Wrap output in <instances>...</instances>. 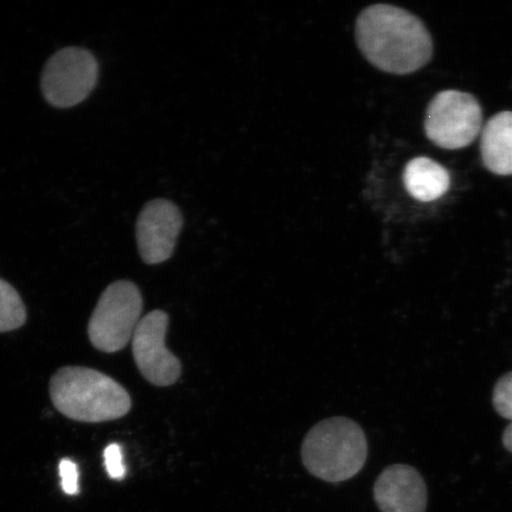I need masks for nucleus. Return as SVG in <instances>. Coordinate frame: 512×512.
<instances>
[{
  "instance_id": "f257e3e1",
  "label": "nucleus",
  "mask_w": 512,
  "mask_h": 512,
  "mask_svg": "<svg viewBox=\"0 0 512 512\" xmlns=\"http://www.w3.org/2000/svg\"><path fill=\"white\" fill-rule=\"evenodd\" d=\"M355 37L366 60L384 73L412 74L432 60L430 31L419 17L398 6H368L356 19Z\"/></svg>"
},
{
  "instance_id": "f03ea898",
  "label": "nucleus",
  "mask_w": 512,
  "mask_h": 512,
  "mask_svg": "<svg viewBox=\"0 0 512 512\" xmlns=\"http://www.w3.org/2000/svg\"><path fill=\"white\" fill-rule=\"evenodd\" d=\"M50 396L64 416L91 424L123 418L132 407L131 396L120 383L85 367L57 370L51 377Z\"/></svg>"
},
{
  "instance_id": "7ed1b4c3",
  "label": "nucleus",
  "mask_w": 512,
  "mask_h": 512,
  "mask_svg": "<svg viewBox=\"0 0 512 512\" xmlns=\"http://www.w3.org/2000/svg\"><path fill=\"white\" fill-rule=\"evenodd\" d=\"M368 458V441L354 420L335 416L313 426L302 446L305 469L328 483H342L358 475Z\"/></svg>"
},
{
  "instance_id": "20e7f679",
  "label": "nucleus",
  "mask_w": 512,
  "mask_h": 512,
  "mask_svg": "<svg viewBox=\"0 0 512 512\" xmlns=\"http://www.w3.org/2000/svg\"><path fill=\"white\" fill-rule=\"evenodd\" d=\"M143 312V297L132 281L119 280L101 294L91 320L88 336L93 347L113 354L126 348Z\"/></svg>"
},
{
  "instance_id": "39448f33",
  "label": "nucleus",
  "mask_w": 512,
  "mask_h": 512,
  "mask_svg": "<svg viewBox=\"0 0 512 512\" xmlns=\"http://www.w3.org/2000/svg\"><path fill=\"white\" fill-rule=\"evenodd\" d=\"M426 137L444 150L464 149L483 130V110L475 96L450 89L434 96L425 117Z\"/></svg>"
},
{
  "instance_id": "423d86ee",
  "label": "nucleus",
  "mask_w": 512,
  "mask_h": 512,
  "mask_svg": "<svg viewBox=\"0 0 512 512\" xmlns=\"http://www.w3.org/2000/svg\"><path fill=\"white\" fill-rule=\"evenodd\" d=\"M98 75L99 64L91 51L75 47L57 51L43 69L44 99L56 108L79 105L93 92Z\"/></svg>"
},
{
  "instance_id": "0eeeda50",
  "label": "nucleus",
  "mask_w": 512,
  "mask_h": 512,
  "mask_svg": "<svg viewBox=\"0 0 512 512\" xmlns=\"http://www.w3.org/2000/svg\"><path fill=\"white\" fill-rule=\"evenodd\" d=\"M169 322L165 311H152L140 319L132 337L133 357L140 374L157 387L172 386L182 374L181 361L165 345Z\"/></svg>"
},
{
  "instance_id": "6e6552de",
  "label": "nucleus",
  "mask_w": 512,
  "mask_h": 512,
  "mask_svg": "<svg viewBox=\"0 0 512 512\" xmlns=\"http://www.w3.org/2000/svg\"><path fill=\"white\" fill-rule=\"evenodd\" d=\"M183 223L182 211L174 202L157 198L146 204L136 224L138 251L145 264L158 265L171 258Z\"/></svg>"
},
{
  "instance_id": "1a4fd4ad",
  "label": "nucleus",
  "mask_w": 512,
  "mask_h": 512,
  "mask_svg": "<svg viewBox=\"0 0 512 512\" xmlns=\"http://www.w3.org/2000/svg\"><path fill=\"white\" fill-rule=\"evenodd\" d=\"M374 499L382 512H425L427 486L413 466L395 464L377 477Z\"/></svg>"
},
{
  "instance_id": "9d476101",
  "label": "nucleus",
  "mask_w": 512,
  "mask_h": 512,
  "mask_svg": "<svg viewBox=\"0 0 512 512\" xmlns=\"http://www.w3.org/2000/svg\"><path fill=\"white\" fill-rule=\"evenodd\" d=\"M480 134V156L485 168L498 176H512V112L494 115Z\"/></svg>"
},
{
  "instance_id": "9b49d317",
  "label": "nucleus",
  "mask_w": 512,
  "mask_h": 512,
  "mask_svg": "<svg viewBox=\"0 0 512 512\" xmlns=\"http://www.w3.org/2000/svg\"><path fill=\"white\" fill-rule=\"evenodd\" d=\"M450 183L448 171L431 158H414L403 171V184L408 194L420 202L439 200L450 188Z\"/></svg>"
},
{
  "instance_id": "f8f14e48",
  "label": "nucleus",
  "mask_w": 512,
  "mask_h": 512,
  "mask_svg": "<svg viewBox=\"0 0 512 512\" xmlns=\"http://www.w3.org/2000/svg\"><path fill=\"white\" fill-rule=\"evenodd\" d=\"M27 322V309L15 287L0 279V332L14 331Z\"/></svg>"
},
{
  "instance_id": "ddd939ff",
  "label": "nucleus",
  "mask_w": 512,
  "mask_h": 512,
  "mask_svg": "<svg viewBox=\"0 0 512 512\" xmlns=\"http://www.w3.org/2000/svg\"><path fill=\"white\" fill-rule=\"evenodd\" d=\"M492 402L499 415L512 421V371L496 383Z\"/></svg>"
},
{
  "instance_id": "4468645a",
  "label": "nucleus",
  "mask_w": 512,
  "mask_h": 512,
  "mask_svg": "<svg viewBox=\"0 0 512 512\" xmlns=\"http://www.w3.org/2000/svg\"><path fill=\"white\" fill-rule=\"evenodd\" d=\"M104 459L108 476L117 480L125 477L126 469L123 451H121V447L118 444H111L106 447Z\"/></svg>"
},
{
  "instance_id": "2eb2a0df",
  "label": "nucleus",
  "mask_w": 512,
  "mask_h": 512,
  "mask_svg": "<svg viewBox=\"0 0 512 512\" xmlns=\"http://www.w3.org/2000/svg\"><path fill=\"white\" fill-rule=\"evenodd\" d=\"M62 479V489L67 495H76L79 492V471L70 459H62L59 466Z\"/></svg>"
},
{
  "instance_id": "dca6fc26",
  "label": "nucleus",
  "mask_w": 512,
  "mask_h": 512,
  "mask_svg": "<svg viewBox=\"0 0 512 512\" xmlns=\"http://www.w3.org/2000/svg\"><path fill=\"white\" fill-rule=\"evenodd\" d=\"M503 445L509 452L512 453V421L511 424L505 428L503 433Z\"/></svg>"
}]
</instances>
